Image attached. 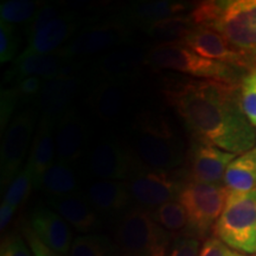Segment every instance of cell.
Instances as JSON below:
<instances>
[{"label":"cell","mask_w":256,"mask_h":256,"mask_svg":"<svg viewBox=\"0 0 256 256\" xmlns=\"http://www.w3.org/2000/svg\"><path fill=\"white\" fill-rule=\"evenodd\" d=\"M196 28L188 16H174L144 28L145 34L160 43H182Z\"/></svg>","instance_id":"4316f807"},{"label":"cell","mask_w":256,"mask_h":256,"mask_svg":"<svg viewBox=\"0 0 256 256\" xmlns=\"http://www.w3.org/2000/svg\"><path fill=\"white\" fill-rule=\"evenodd\" d=\"M38 188L50 198L64 197L78 192V180L69 164L57 160L46 170Z\"/></svg>","instance_id":"484cf974"},{"label":"cell","mask_w":256,"mask_h":256,"mask_svg":"<svg viewBox=\"0 0 256 256\" xmlns=\"http://www.w3.org/2000/svg\"><path fill=\"white\" fill-rule=\"evenodd\" d=\"M228 190L223 184L186 182L178 202L186 211L188 235L203 240L214 226L226 206Z\"/></svg>","instance_id":"8992f818"},{"label":"cell","mask_w":256,"mask_h":256,"mask_svg":"<svg viewBox=\"0 0 256 256\" xmlns=\"http://www.w3.org/2000/svg\"><path fill=\"white\" fill-rule=\"evenodd\" d=\"M240 101L246 118L256 130V66L240 83Z\"/></svg>","instance_id":"d6a6232c"},{"label":"cell","mask_w":256,"mask_h":256,"mask_svg":"<svg viewBox=\"0 0 256 256\" xmlns=\"http://www.w3.org/2000/svg\"><path fill=\"white\" fill-rule=\"evenodd\" d=\"M200 238L188 234H179L174 238L168 256H200Z\"/></svg>","instance_id":"e575fe53"},{"label":"cell","mask_w":256,"mask_h":256,"mask_svg":"<svg viewBox=\"0 0 256 256\" xmlns=\"http://www.w3.org/2000/svg\"><path fill=\"white\" fill-rule=\"evenodd\" d=\"M87 124L75 110H69L57 120L55 130L56 156L60 162L72 164L87 147Z\"/></svg>","instance_id":"2e32d148"},{"label":"cell","mask_w":256,"mask_h":256,"mask_svg":"<svg viewBox=\"0 0 256 256\" xmlns=\"http://www.w3.org/2000/svg\"><path fill=\"white\" fill-rule=\"evenodd\" d=\"M196 26L218 32L256 62V0L202 2L188 14Z\"/></svg>","instance_id":"7a4b0ae2"},{"label":"cell","mask_w":256,"mask_h":256,"mask_svg":"<svg viewBox=\"0 0 256 256\" xmlns=\"http://www.w3.org/2000/svg\"><path fill=\"white\" fill-rule=\"evenodd\" d=\"M234 252L232 249L214 236L204 241L200 256H234Z\"/></svg>","instance_id":"f35d334b"},{"label":"cell","mask_w":256,"mask_h":256,"mask_svg":"<svg viewBox=\"0 0 256 256\" xmlns=\"http://www.w3.org/2000/svg\"><path fill=\"white\" fill-rule=\"evenodd\" d=\"M78 87L80 78L76 74L44 81L36 100L42 116L57 122L64 113L72 110V102L78 95Z\"/></svg>","instance_id":"e0dca14e"},{"label":"cell","mask_w":256,"mask_h":256,"mask_svg":"<svg viewBox=\"0 0 256 256\" xmlns=\"http://www.w3.org/2000/svg\"><path fill=\"white\" fill-rule=\"evenodd\" d=\"M132 152L147 168L171 171L184 162L183 142L178 139H162L147 134L136 133L132 140Z\"/></svg>","instance_id":"4fadbf2b"},{"label":"cell","mask_w":256,"mask_h":256,"mask_svg":"<svg viewBox=\"0 0 256 256\" xmlns=\"http://www.w3.org/2000/svg\"><path fill=\"white\" fill-rule=\"evenodd\" d=\"M174 238L142 208L124 212L114 229L118 256H168Z\"/></svg>","instance_id":"3957f363"},{"label":"cell","mask_w":256,"mask_h":256,"mask_svg":"<svg viewBox=\"0 0 256 256\" xmlns=\"http://www.w3.org/2000/svg\"><path fill=\"white\" fill-rule=\"evenodd\" d=\"M80 18L72 14H60L51 23L34 36L28 38V46L24 52L51 54L66 46L78 30Z\"/></svg>","instance_id":"d6986e66"},{"label":"cell","mask_w":256,"mask_h":256,"mask_svg":"<svg viewBox=\"0 0 256 256\" xmlns=\"http://www.w3.org/2000/svg\"><path fill=\"white\" fill-rule=\"evenodd\" d=\"M19 92L17 89H6L2 92L0 98V126L2 132L8 126V121L11 119V115L14 113L16 104H17Z\"/></svg>","instance_id":"8d00e7d4"},{"label":"cell","mask_w":256,"mask_h":256,"mask_svg":"<svg viewBox=\"0 0 256 256\" xmlns=\"http://www.w3.org/2000/svg\"><path fill=\"white\" fill-rule=\"evenodd\" d=\"M2 256H31V249L19 236H11L2 243Z\"/></svg>","instance_id":"74e56055"},{"label":"cell","mask_w":256,"mask_h":256,"mask_svg":"<svg viewBox=\"0 0 256 256\" xmlns=\"http://www.w3.org/2000/svg\"><path fill=\"white\" fill-rule=\"evenodd\" d=\"M127 101V82L100 78L89 94V107L98 119L112 121L122 113Z\"/></svg>","instance_id":"ffe728a7"},{"label":"cell","mask_w":256,"mask_h":256,"mask_svg":"<svg viewBox=\"0 0 256 256\" xmlns=\"http://www.w3.org/2000/svg\"><path fill=\"white\" fill-rule=\"evenodd\" d=\"M234 256H248V255H243V254H241V252H234Z\"/></svg>","instance_id":"7bdbcfd3"},{"label":"cell","mask_w":256,"mask_h":256,"mask_svg":"<svg viewBox=\"0 0 256 256\" xmlns=\"http://www.w3.org/2000/svg\"><path fill=\"white\" fill-rule=\"evenodd\" d=\"M24 236L25 238H26V242L34 256H62L58 254V252H54L52 249H50L48 246L44 244V243L32 232V230L30 228L24 229Z\"/></svg>","instance_id":"ab89813d"},{"label":"cell","mask_w":256,"mask_h":256,"mask_svg":"<svg viewBox=\"0 0 256 256\" xmlns=\"http://www.w3.org/2000/svg\"><path fill=\"white\" fill-rule=\"evenodd\" d=\"M14 212L16 209L2 202V206H0V229H2V232H4V230L8 228V226L10 222H11Z\"/></svg>","instance_id":"b9f144b4"},{"label":"cell","mask_w":256,"mask_h":256,"mask_svg":"<svg viewBox=\"0 0 256 256\" xmlns=\"http://www.w3.org/2000/svg\"><path fill=\"white\" fill-rule=\"evenodd\" d=\"M68 256H118V252L107 236L84 234L74 240Z\"/></svg>","instance_id":"83f0119b"},{"label":"cell","mask_w":256,"mask_h":256,"mask_svg":"<svg viewBox=\"0 0 256 256\" xmlns=\"http://www.w3.org/2000/svg\"><path fill=\"white\" fill-rule=\"evenodd\" d=\"M42 2L34 0H6L0 5V18L8 24L30 23Z\"/></svg>","instance_id":"4dcf8cb0"},{"label":"cell","mask_w":256,"mask_h":256,"mask_svg":"<svg viewBox=\"0 0 256 256\" xmlns=\"http://www.w3.org/2000/svg\"><path fill=\"white\" fill-rule=\"evenodd\" d=\"M252 153H254V154H256V146L254 147V148H252Z\"/></svg>","instance_id":"ee69618b"},{"label":"cell","mask_w":256,"mask_h":256,"mask_svg":"<svg viewBox=\"0 0 256 256\" xmlns=\"http://www.w3.org/2000/svg\"><path fill=\"white\" fill-rule=\"evenodd\" d=\"M190 5L185 2L178 0H147V2H136L128 5L124 8V19L133 24L147 25L162 20V19L180 16L184 14Z\"/></svg>","instance_id":"cb8c5ba5"},{"label":"cell","mask_w":256,"mask_h":256,"mask_svg":"<svg viewBox=\"0 0 256 256\" xmlns=\"http://www.w3.org/2000/svg\"><path fill=\"white\" fill-rule=\"evenodd\" d=\"M147 63V54L136 48H116L96 58L95 72L100 78L124 81L134 78Z\"/></svg>","instance_id":"ac0fdd59"},{"label":"cell","mask_w":256,"mask_h":256,"mask_svg":"<svg viewBox=\"0 0 256 256\" xmlns=\"http://www.w3.org/2000/svg\"><path fill=\"white\" fill-rule=\"evenodd\" d=\"M147 63L198 80L240 84L248 72L229 64L204 58L183 43H160L147 52Z\"/></svg>","instance_id":"277c9868"},{"label":"cell","mask_w":256,"mask_h":256,"mask_svg":"<svg viewBox=\"0 0 256 256\" xmlns=\"http://www.w3.org/2000/svg\"><path fill=\"white\" fill-rule=\"evenodd\" d=\"M223 185L229 192L235 194L256 190V154L252 150L232 160L224 174Z\"/></svg>","instance_id":"d4e9b609"},{"label":"cell","mask_w":256,"mask_h":256,"mask_svg":"<svg viewBox=\"0 0 256 256\" xmlns=\"http://www.w3.org/2000/svg\"><path fill=\"white\" fill-rule=\"evenodd\" d=\"M87 170L100 180H124L136 171L133 153L113 140H101L88 152Z\"/></svg>","instance_id":"8fae6325"},{"label":"cell","mask_w":256,"mask_h":256,"mask_svg":"<svg viewBox=\"0 0 256 256\" xmlns=\"http://www.w3.org/2000/svg\"><path fill=\"white\" fill-rule=\"evenodd\" d=\"M182 43L204 58L229 64L247 72L256 66L254 60L234 48L218 32L211 28L196 26Z\"/></svg>","instance_id":"7c38bea8"},{"label":"cell","mask_w":256,"mask_h":256,"mask_svg":"<svg viewBox=\"0 0 256 256\" xmlns=\"http://www.w3.org/2000/svg\"><path fill=\"white\" fill-rule=\"evenodd\" d=\"M32 232L54 252L68 256L74 238L68 223L55 210L49 208H36L30 216Z\"/></svg>","instance_id":"9a60e30c"},{"label":"cell","mask_w":256,"mask_h":256,"mask_svg":"<svg viewBox=\"0 0 256 256\" xmlns=\"http://www.w3.org/2000/svg\"><path fill=\"white\" fill-rule=\"evenodd\" d=\"M49 206L78 232L92 234L100 223L98 214L90 206L86 194L76 192L64 197L50 198Z\"/></svg>","instance_id":"44dd1931"},{"label":"cell","mask_w":256,"mask_h":256,"mask_svg":"<svg viewBox=\"0 0 256 256\" xmlns=\"http://www.w3.org/2000/svg\"><path fill=\"white\" fill-rule=\"evenodd\" d=\"M44 84V80L40 78H26L20 80L17 83V90L19 94L25 96H37L40 94L42 87Z\"/></svg>","instance_id":"60d3db41"},{"label":"cell","mask_w":256,"mask_h":256,"mask_svg":"<svg viewBox=\"0 0 256 256\" xmlns=\"http://www.w3.org/2000/svg\"><path fill=\"white\" fill-rule=\"evenodd\" d=\"M19 46V36L12 24L0 22V62H10L14 58Z\"/></svg>","instance_id":"836d02e7"},{"label":"cell","mask_w":256,"mask_h":256,"mask_svg":"<svg viewBox=\"0 0 256 256\" xmlns=\"http://www.w3.org/2000/svg\"><path fill=\"white\" fill-rule=\"evenodd\" d=\"M164 94L194 140L236 156L256 146V130L242 110L240 84L186 78L170 83Z\"/></svg>","instance_id":"6da1fadb"},{"label":"cell","mask_w":256,"mask_h":256,"mask_svg":"<svg viewBox=\"0 0 256 256\" xmlns=\"http://www.w3.org/2000/svg\"><path fill=\"white\" fill-rule=\"evenodd\" d=\"M127 25L119 22L90 24L78 30L63 50L72 58L89 56L120 48L130 40Z\"/></svg>","instance_id":"30bf717a"},{"label":"cell","mask_w":256,"mask_h":256,"mask_svg":"<svg viewBox=\"0 0 256 256\" xmlns=\"http://www.w3.org/2000/svg\"><path fill=\"white\" fill-rule=\"evenodd\" d=\"M60 14V8L54 4H42V6L38 8V11L34 14V17L31 19L30 23L26 24V36L30 38L37 34L38 31L46 28L48 24L51 23L54 19H56Z\"/></svg>","instance_id":"d590c367"},{"label":"cell","mask_w":256,"mask_h":256,"mask_svg":"<svg viewBox=\"0 0 256 256\" xmlns=\"http://www.w3.org/2000/svg\"><path fill=\"white\" fill-rule=\"evenodd\" d=\"M134 130L136 133L162 139H177L174 127L170 124L168 118L158 112L145 110L140 113L134 120Z\"/></svg>","instance_id":"f546056e"},{"label":"cell","mask_w":256,"mask_h":256,"mask_svg":"<svg viewBox=\"0 0 256 256\" xmlns=\"http://www.w3.org/2000/svg\"><path fill=\"white\" fill-rule=\"evenodd\" d=\"M184 182L171 171L139 168L128 178L130 197L142 209H156L162 204L178 200Z\"/></svg>","instance_id":"52a82bcc"},{"label":"cell","mask_w":256,"mask_h":256,"mask_svg":"<svg viewBox=\"0 0 256 256\" xmlns=\"http://www.w3.org/2000/svg\"><path fill=\"white\" fill-rule=\"evenodd\" d=\"M212 232L234 252L255 254L256 190L247 194L228 191L226 206Z\"/></svg>","instance_id":"5b68a950"},{"label":"cell","mask_w":256,"mask_h":256,"mask_svg":"<svg viewBox=\"0 0 256 256\" xmlns=\"http://www.w3.org/2000/svg\"><path fill=\"white\" fill-rule=\"evenodd\" d=\"M32 186H34V174H32L31 168L25 164L24 168H22L18 174L11 182V184L6 188L4 203L17 210V208L26 200Z\"/></svg>","instance_id":"1f68e13d"},{"label":"cell","mask_w":256,"mask_h":256,"mask_svg":"<svg viewBox=\"0 0 256 256\" xmlns=\"http://www.w3.org/2000/svg\"><path fill=\"white\" fill-rule=\"evenodd\" d=\"M34 116L31 112H22L6 127L0 162L2 188H8L22 170V162L34 133Z\"/></svg>","instance_id":"ba28073f"},{"label":"cell","mask_w":256,"mask_h":256,"mask_svg":"<svg viewBox=\"0 0 256 256\" xmlns=\"http://www.w3.org/2000/svg\"><path fill=\"white\" fill-rule=\"evenodd\" d=\"M76 64L63 48L51 54H20L14 60L5 75L8 82L18 83L26 78H40L44 81L74 75L76 72Z\"/></svg>","instance_id":"9c48e42d"},{"label":"cell","mask_w":256,"mask_h":256,"mask_svg":"<svg viewBox=\"0 0 256 256\" xmlns=\"http://www.w3.org/2000/svg\"><path fill=\"white\" fill-rule=\"evenodd\" d=\"M236 156L218 147L194 140L188 151V182L223 184L226 168Z\"/></svg>","instance_id":"5bb4252c"},{"label":"cell","mask_w":256,"mask_h":256,"mask_svg":"<svg viewBox=\"0 0 256 256\" xmlns=\"http://www.w3.org/2000/svg\"><path fill=\"white\" fill-rule=\"evenodd\" d=\"M86 197L101 215H118L126 212L132 197L127 182L98 180L87 188Z\"/></svg>","instance_id":"7402d4cb"},{"label":"cell","mask_w":256,"mask_h":256,"mask_svg":"<svg viewBox=\"0 0 256 256\" xmlns=\"http://www.w3.org/2000/svg\"><path fill=\"white\" fill-rule=\"evenodd\" d=\"M55 130V121L48 118H40L36 136L32 142L30 158L26 162L34 174V186L36 188H40V180L46 170L54 164L52 160L56 156Z\"/></svg>","instance_id":"603a6c76"},{"label":"cell","mask_w":256,"mask_h":256,"mask_svg":"<svg viewBox=\"0 0 256 256\" xmlns=\"http://www.w3.org/2000/svg\"><path fill=\"white\" fill-rule=\"evenodd\" d=\"M152 217L162 228L168 230V232L188 235V220L186 211L178 200H172L162 204L152 211Z\"/></svg>","instance_id":"f1b7e54d"}]
</instances>
